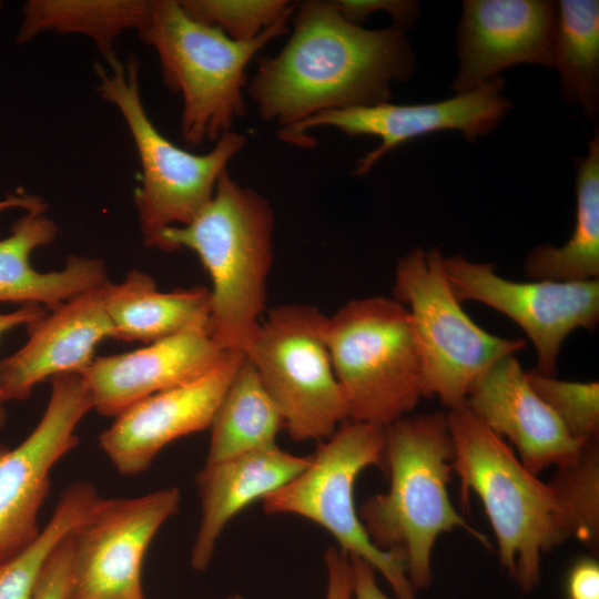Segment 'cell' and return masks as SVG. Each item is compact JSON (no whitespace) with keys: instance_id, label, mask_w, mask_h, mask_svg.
<instances>
[{"instance_id":"cell-1","label":"cell","mask_w":599,"mask_h":599,"mask_svg":"<svg viewBox=\"0 0 599 599\" xmlns=\"http://www.w3.org/2000/svg\"><path fill=\"white\" fill-rule=\"evenodd\" d=\"M291 18V39L274 57L258 59L247 85L262 119L281 130L321 112L388 102L393 81L414 70L400 28L364 29L334 1H305Z\"/></svg>"},{"instance_id":"cell-2","label":"cell","mask_w":599,"mask_h":599,"mask_svg":"<svg viewBox=\"0 0 599 599\" xmlns=\"http://www.w3.org/2000/svg\"><path fill=\"white\" fill-rule=\"evenodd\" d=\"M455 456L447 415L404 416L385 427V473L389 489L368 497L358 516L373 544L398 555L414 590L432 579V551L443 532L463 528L490 547L454 508L448 483Z\"/></svg>"},{"instance_id":"cell-3","label":"cell","mask_w":599,"mask_h":599,"mask_svg":"<svg viewBox=\"0 0 599 599\" xmlns=\"http://www.w3.org/2000/svg\"><path fill=\"white\" fill-rule=\"evenodd\" d=\"M274 216L257 192L225 170L214 194L187 224L161 235L162 251L196 253L212 281L207 328L225 352L245 355L261 323L273 262Z\"/></svg>"},{"instance_id":"cell-4","label":"cell","mask_w":599,"mask_h":599,"mask_svg":"<svg viewBox=\"0 0 599 599\" xmlns=\"http://www.w3.org/2000/svg\"><path fill=\"white\" fill-rule=\"evenodd\" d=\"M446 415L461 499L475 493L481 500L501 566L530 591L540 583L542 555L576 538L573 520L554 486L530 473L466 405Z\"/></svg>"},{"instance_id":"cell-5","label":"cell","mask_w":599,"mask_h":599,"mask_svg":"<svg viewBox=\"0 0 599 599\" xmlns=\"http://www.w3.org/2000/svg\"><path fill=\"white\" fill-rule=\"evenodd\" d=\"M281 20L251 41H235L216 27L191 19L179 0H152L138 31L160 61L163 81L183 101L181 133L197 145L217 141L245 112L246 67L270 41L287 31Z\"/></svg>"},{"instance_id":"cell-6","label":"cell","mask_w":599,"mask_h":599,"mask_svg":"<svg viewBox=\"0 0 599 599\" xmlns=\"http://www.w3.org/2000/svg\"><path fill=\"white\" fill-rule=\"evenodd\" d=\"M100 97L121 113L131 133L142 169V183L134 193L143 242L162 250L164 230L190 223L211 201L220 175L245 145V135L227 131L205 154L191 153L160 133L144 110L140 64L115 59L95 63Z\"/></svg>"},{"instance_id":"cell-7","label":"cell","mask_w":599,"mask_h":599,"mask_svg":"<svg viewBox=\"0 0 599 599\" xmlns=\"http://www.w3.org/2000/svg\"><path fill=\"white\" fill-rule=\"evenodd\" d=\"M325 338L348 419L386 427L423 397L410 314L396 298L347 302L327 316Z\"/></svg>"},{"instance_id":"cell-8","label":"cell","mask_w":599,"mask_h":599,"mask_svg":"<svg viewBox=\"0 0 599 599\" xmlns=\"http://www.w3.org/2000/svg\"><path fill=\"white\" fill-rule=\"evenodd\" d=\"M437 247L415 248L397 263L393 297L409 311L422 366L423 397L449 409L465 405L471 385L495 363L526 346L478 326L453 294Z\"/></svg>"},{"instance_id":"cell-9","label":"cell","mask_w":599,"mask_h":599,"mask_svg":"<svg viewBox=\"0 0 599 599\" xmlns=\"http://www.w3.org/2000/svg\"><path fill=\"white\" fill-rule=\"evenodd\" d=\"M384 444L385 427L346 419L321 440L305 469L262 499L263 510L268 515H296L322 526L342 551L379 571L397 599H416L404 561L373 544L355 506L358 475L370 466L385 471Z\"/></svg>"},{"instance_id":"cell-10","label":"cell","mask_w":599,"mask_h":599,"mask_svg":"<svg viewBox=\"0 0 599 599\" xmlns=\"http://www.w3.org/2000/svg\"><path fill=\"white\" fill-rule=\"evenodd\" d=\"M327 316L307 304H283L261 321L246 352L296 441L324 440L348 419L328 353Z\"/></svg>"},{"instance_id":"cell-11","label":"cell","mask_w":599,"mask_h":599,"mask_svg":"<svg viewBox=\"0 0 599 599\" xmlns=\"http://www.w3.org/2000/svg\"><path fill=\"white\" fill-rule=\"evenodd\" d=\"M180 499L176 487L132 498L101 497L71 532L67 599L144 597L143 558L161 526L177 512Z\"/></svg>"},{"instance_id":"cell-12","label":"cell","mask_w":599,"mask_h":599,"mask_svg":"<svg viewBox=\"0 0 599 599\" xmlns=\"http://www.w3.org/2000/svg\"><path fill=\"white\" fill-rule=\"evenodd\" d=\"M455 297L483 303L511 318L532 342L537 372L555 376L564 341L577 328L595 329L599 322V281L516 282L497 275L493 263L463 255L443 260Z\"/></svg>"},{"instance_id":"cell-13","label":"cell","mask_w":599,"mask_h":599,"mask_svg":"<svg viewBox=\"0 0 599 599\" xmlns=\"http://www.w3.org/2000/svg\"><path fill=\"white\" fill-rule=\"evenodd\" d=\"M51 395L33 430L14 448L0 445V560L40 535V508L54 465L79 444L77 426L92 409L80 374L52 377Z\"/></svg>"},{"instance_id":"cell-14","label":"cell","mask_w":599,"mask_h":599,"mask_svg":"<svg viewBox=\"0 0 599 599\" xmlns=\"http://www.w3.org/2000/svg\"><path fill=\"white\" fill-rule=\"evenodd\" d=\"M505 81L497 75L454 98L420 104L389 102L352 106L317 113L291 128L280 138L288 143L309 146L306 131L332 126L347 135H372L380 144L362 158L354 173L366 174L387 152L404 142L437 131L457 130L473 141L497 128L511 108L501 94Z\"/></svg>"},{"instance_id":"cell-15","label":"cell","mask_w":599,"mask_h":599,"mask_svg":"<svg viewBox=\"0 0 599 599\" xmlns=\"http://www.w3.org/2000/svg\"><path fill=\"white\" fill-rule=\"evenodd\" d=\"M244 356L232 353L207 374L148 396L119 414L99 437L116 470L140 474L173 440L210 428Z\"/></svg>"},{"instance_id":"cell-16","label":"cell","mask_w":599,"mask_h":599,"mask_svg":"<svg viewBox=\"0 0 599 599\" xmlns=\"http://www.w3.org/2000/svg\"><path fill=\"white\" fill-rule=\"evenodd\" d=\"M556 17L557 6L550 1H464L453 90L470 91L520 63L554 68Z\"/></svg>"},{"instance_id":"cell-17","label":"cell","mask_w":599,"mask_h":599,"mask_svg":"<svg viewBox=\"0 0 599 599\" xmlns=\"http://www.w3.org/2000/svg\"><path fill=\"white\" fill-rule=\"evenodd\" d=\"M230 354L207 326H196L132 352L95 357L80 375L92 409L116 417L148 396L207 374Z\"/></svg>"},{"instance_id":"cell-18","label":"cell","mask_w":599,"mask_h":599,"mask_svg":"<svg viewBox=\"0 0 599 599\" xmlns=\"http://www.w3.org/2000/svg\"><path fill=\"white\" fill-rule=\"evenodd\" d=\"M465 405L491 432L507 438L535 475L572 463L586 444L573 439L536 394L515 355L502 357L478 377Z\"/></svg>"},{"instance_id":"cell-19","label":"cell","mask_w":599,"mask_h":599,"mask_svg":"<svg viewBox=\"0 0 599 599\" xmlns=\"http://www.w3.org/2000/svg\"><path fill=\"white\" fill-rule=\"evenodd\" d=\"M105 285V284H104ZM104 285L80 294L27 325L26 344L0 361V400H24L33 388L61 374H81L97 346L113 338Z\"/></svg>"},{"instance_id":"cell-20","label":"cell","mask_w":599,"mask_h":599,"mask_svg":"<svg viewBox=\"0 0 599 599\" xmlns=\"http://www.w3.org/2000/svg\"><path fill=\"white\" fill-rule=\"evenodd\" d=\"M308 463L309 456H297L275 445L205 464L195 477L201 519L191 549L192 568L205 570L229 521L291 481Z\"/></svg>"},{"instance_id":"cell-21","label":"cell","mask_w":599,"mask_h":599,"mask_svg":"<svg viewBox=\"0 0 599 599\" xmlns=\"http://www.w3.org/2000/svg\"><path fill=\"white\" fill-rule=\"evenodd\" d=\"M58 226L44 211H28L0 240V302L37 304L54 309L62 303L109 282L100 258L71 255L61 271L41 273L30 263V254L51 244Z\"/></svg>"},{"instance_id":"cell-22","label":"cell","mask_w":599,"mask_h":599,"mask_svg":"<svg viewBox=\"0 0 599 599\" xmlns=\"http://www.w3.org/2000/svg\"><path fill=\"white\" fill-rule=\"evenodd\" d=\"M104 305L113 338L151 344L196 326H207L211 293L204 286L160 292L156 282L141 271L104 285Z\"/></svg>"},{"instance_id":"cell-23","label":"cell","mask_w":599,"mask_h":599,"mask_svg":"<svg viewBox=\"0 0 599 599\" xmlns=\"http://www.w3.org/2000/svg\"><path fill=\"white\" fill-rule=\"evenodd\" d=\"M576 222L568 242L539 245L524 268L534 281L578 282L599 276V134L589 141L585 156L576 159Z\"/></svg>"},{"instance_id":"cell-24","label":"cell","mask_w":599,"mask_h":599,"mask_svg":"<svg viewBox=\"0 0 599 599\" xmlns=\"http://www.w3.org/2000/svg\"><path fill=\"white\" fill-rule=\"evenodd\" d=\"M151 3L152 0H30L22 8L17 42L26 43L45 32L82 34L109 63L118 59L116 39L124 31L143 28Z\"/></svg>"},{"instance_id":"cell-25","label":"cell","mask_w":599,"mask_h":599,"mask_svg":"<svg viewBox=\"0 0 599 599\" xmlns=\"http://www.w3.org/2000/svg\"><path fill=\"white\" fill-rule=\"evenodd\" d=\"M283 417L244 356L211 423L205 464L276 445Z\"/></svg>"},{"instance_id":"cell-26","label":"cell","mask_w":599,"mask_h":599,"mask_svg":"<svg viewBox=\"0 0 599 599\" xmlns=\"http://www.w3.org/2000/svg\"><path fill=\"white\" fill-rule=\"evenodd\" d=\"M554 67L568 102L595 120L599 105V1L561 0L557 4Z\"/></svg>"},{"instance_id":"cell-27","label":"cell","mask_w":599,"mask_h":599,"mask_svg":"<svg viewBox=\"0 0 599 599\" xmlns=\"http://www.w3.org/2000/svg\"><path fill=\"white\" fill-rule=\"evenodd\" d=\"M100 499L95 487L88 481L69 485L38 538L23 550L0 560V599H34L49 556L88 517Z\"/></svg>"},{"instance_id":"cell-28","label":"cell","mask_w":599,"mask_h":599,"mask_svg":"<svg viewBox=\"0 0 599 599\" xmlns=\"http://www.w3.org/2000/svg\"><path fill=\"white\" fill-rule=\"evenodd\" d=\"M560 496L576 526V538L590 548L599 536V449L598 439L585 444L570 464L557 467L549 481Z\"/></svg>"},{"instance_id":"cell-29","label":"cell","mask_w":599,"mask_h":599,"mask_svg":"<svg viewBox=\"0 0 599 599\" xmlns=\"http://www.w3.org/2000/svg\"><path fill=\"white\" fill-rule=\"evenodd\" d=\"M180 6L194 21L216 27L241 42L291 18L296 7L286 0H180Z\"/></svg>"},{"instance_id":"cell-30","label":"cell","mask_w":599,"mask_h":599,"mask_svg":"<svg viewBox=\"0 0 599 599\" xmlns=\"http://www.w3.org/2000/svg\"><path fill=\"white\" fill-rule=\"evenodd\" d=\"M536 394L550 407L568 434L580 443L599 436V384L556 379L536 369L526 372Z\"/></svg>"},{"instance_id":"cell-31","label":"cell","mask_w":599,"mask_h":599,"mask_svg":"<svg viewBox=\"0 0 599 599\" xmlns=\"http://www.w3.org/2000/svg\"><path fill=\"white\" fill-rule=\"evenodd\" d=\"M71 532L57 545L49 556L40 575L34 599H67L72 557Z\"/></svg>"},{"instance_id":"cell-32","label":"cell","mask_w":599,"mask_h":599,"mask_svg":"<svg viewBox=\"0 0 599 599\" xmlns=\"http://www.w3.org/2000/svg\"><path fill=\"white\" fill-rule=\"evenodd\" d=\"M341 14L349 22L359 26L370 13L377 10L387 11L397 28L413 23L418 14V3L398 0H339L334 1Z\"/></svg>"},{"instance_id":"cell-33","label":"cell","mask_w":599,"mask_h":599,"mask_svg":"<svg viewBox=\"0 0 599 599\" xmlns=\"http://www.w3.org/2000/svg\"><path fill=\"white\" fill-rule=\"evenodd\" d=\"M324 562L327 576L325 599H353V567L349 556L341 549L328 547ZM227 599L245 598L234 593Z\"/></svg>"},{"instance_id":"cell-34","label":"cell","mask_w":599,"mask_h":599,"mask_svg":"<svg viewBox=\"0 0 599 599\" xmlns=\"http://www.w3.org/2000/svg\"><path fill=\"white\" fill-rule=\"evenodd\" d=\"M567 598L599 599V564L595 558H581L570 568Z\"/></svg>"},{"instance_id":"cell-35","label":"cell","mask_w":599,"mask_h":599,"mask_svg":"<svg viewBox=\"0 0 599 599\" xmlns=\"http://www.w3.org/2000/svg\"><path fill=\"white\" fill-rule=\"evenodd\" d=\"M349 558L353 567V599H389L377 585L375 568L359 557Z\"/></svg>"},{"instance_id":"cell-36","label":"cell","mask_w":599,"mask_h":599,"mask_svg":"<svg viewBox=\"0 0 599 599\" xmlns=\"http://www.w3.org/2000/svg\"><path fill=\"white\" fill-rule=\"evenodd\" d=\"M45 314V308L37 304H23L17 311L0 314V337L6 332L21 325L27 326ZM6 422L7 410L4 408V404L0 400V430L4 427Z\"/></svg>"},{"instance_id":"cell-37","label":"cell","mask_w":599,"mask_h":599,"mask_svg":"<svg viewBox=\"0 0 599 599\" xmlns=\"http://www.w3.org/2000/svg\"><path fill=\"white\" fill-rule=\"evenodd\" d=\"M119 599H146L145 597H141V598H119Z\"/></svg>"}]
</instances>
